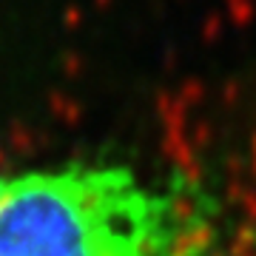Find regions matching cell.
<instances>
[{"label": "cell", "mask_w": 256, "mask_h": 256, "mask_svg": "<svg viewBox=\"0 0 256 256\" xmlns=\"http://www.w3.org/2000/svg\"><path fill=\"white\" fill-rule=\"evenodd\" d=\"M0 256H222L208 200L126 165L6 174Z\"/></svg>", "instance_id": "cell-1"}, {"label": "cell", "mask_w": 256, "mask_h": 256, "mask_svg": "<svg viewBox=\"0 0 256 256\" xmlns=\"http://www.w3.org/2000/svg\"><path fill=\"white\" fill-rule=\"evenodd\" d=\"M3 180H6V174H0V185H3Z\"/></svg>", "instance_id": "cell-2"}]
</instances>
